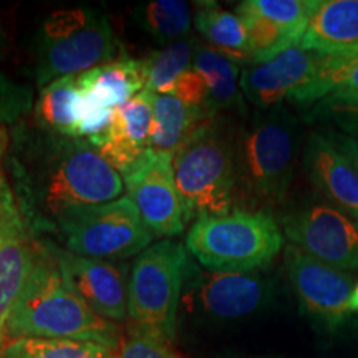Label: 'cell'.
<instances>
[{
	"mask_svg": "<svg viewBox=\"0 0 358 358\" xmlns=\"http://www.w3.org/2000/svg\"><path fill=\"white\" fill-rule=\"evenodd\" d=\"M66 252L96 261H122L150 248L153 236L128 198L71 209L53 226Z\"/></svg>",
	"mask_w": 358,
	"mask_h": 358,
	"instance_id": "obj_8",
	"label": "cell"
},
{
	"mask_svg": "<svg viewBox=\"0 0 358 358\" xmlns=\"http://www.w3.org/2000/svg\"><path fill=\"white\" fill-rule=\"evenodd\" d=\"M348 312L350 313H358V282L355 284V287L352 290L350 301H348Z\"/></svg>",
	"mask_w": 358,
	"mask_h": 358,
	"instance_id": "obj_33",
	"label": "cell"
},
{
	"mask_svg": "<svg viewBox=\"0 0 358 358\" xmlns=\"http://www.w3.org/2000/svg\"><path fill=\"white\" fill-rule=\"evenodd\" d=\"M115 358H179L168 342L133 334L120 345Z\"/></svg>",
	"mask_w": 358,
	"mask_h": 358,
	"instance_id": "obj_30",
	"label": "cell"
},
{
	"mask_svg": "<svg viewBox=\"0 0 358 358\" xmlns=\"http://www.w3.org/2000/svg\"><path fill=\"white\" fill-rule=\"evenodd\" d=\"M8 148V133L6 128H0V161H2L3 155H6Z\"/></svg>",
	"mask_w": 358,
	"mask_h": 358,
	"instance_id": "obj_34",
	"label": "cell"
},
{
	"mask_svg": "<svg viewBox=\"0 0 358 358\" xmlns=\"http://www.w3.org/2000/svg\"><path fill=\"white\" fill-rule=\"evenodd\" d=\"M319 0H245L236 8L249 34L252 64L299 45Z\"/></svg>",
	"mask_w": 358,
	"mask_h": 358,
	"instance_id": "obj_13",
	"label": "cell"
},
{
	"mask_svg": "<svg viewBox=\"0 0 358 358\" xmlns=\"http://www.w3.org/2000/svg\"><path fill=\"white\" fill-rule=\"evenodd\" d=\"M173 96L179 98L181 101L187 103L191 106H199V108H206V101H208V88H206L204 80L201 75L194 70V66L189 71H186L181 78L174 83ZM209 111V110H208Z\"/></svg>",
	"mask_w": 358,
	"mask_h": 358,
	"instance_id": "obj_31",
	"label": "cell"
},
{
	"mask_svg": "<svg viewBox=\"0 0 358 358\" xmlns=\"http://www.w3.org/2000/svg\"><path fill=\"white\" fill-rule=\"evenodd\" d=\"M122 50L108 17L101 10L75 7L53 12L37 37V87L118 60Z\"/></svg>",
	"mask_w": 358,
	"mask_h": 358,
	"instance_id": "obj_6",
	"label": "cell"
},
{
	"mask_svg": "<svg viewBox=\"0 0 358 358\" xmlns=\"http://www.w3.org/2000/svg\"><path fill=\"white\" fill-rule=\"evenodd\" d=\"M34 108V90L0 71V128L19 122Z\"/></svg>",
	"mask_w": 358,
	"mask_h": 358,
	"instance_id": "obj_29",
	"label": "cell"
},
{
	"mask_svg": "<svg viewBox=\"0 0 358 358\" xmlns=\"http://www.w3.org/2000/svg\"><path fill=\"white\" fill-rule=\"evenodd\" d=\"M198 40L191 35L143 58L146 87L155 95H171L174 83L192 69Z\"/></svg>",
	"mask_w": 358,
	"mask_h": 358,
	"instance_id": "obj_25",
	"label": "cell"
},
{
	"mask_svg": "<svg viewBox=\"0 0 358 358\" xmlns=\"http://www.w3.org/2000/svg\"><path fill=\"white\" fill-rule=\"evenodd\" d=\"M299 122L284 105L261 110L237 138V198L266 211L287 198L299 158Z\"/></svg>",
	"mask_w": 358,
	"mask_h": 358,
	"instance_id": "obj_3",
	"label": "cell"
},
{
	"mask_svg": "<svg viewBox=\"0 0 358 358\" xmlns=\"http://www.w3.org/2000/svg\"><path fill=\"white\" fill-rule=\"evenodd\" d=\"M284 245L279 222L267 211L234 209L196 219L186 249L211 272H252L274 262Z\"/></svg>",
	"mask_w": 358,
	"mask_h": 358,
	"instance_id": "obj_5",
	"label": "cell"
},
{
	"mask_svg": "<svg viewBox=\"0 0 358 358\" xmlns=\"http://www.w3.org/2000/svg\"><path fill=\"white\" fill-rule=\"evenodd\" d=\"M173 169L187 221L234 211L237 138L221 120L203 124L179 148Z\"/></svg>",
	"mask_w": 358,
	"mask_h": 358,
	"instance_id": "obj_4",
	"label": "cell"
},
{
	"mask_svg": "<svg viewBox=\"0 0 358 358\" xmlns=\"http://www.w3.org/2000/svg\"><path fill=\"white\" fill-rule=\"evenodd\" d=\"M78 108L80 87L77 75L64 77L40 88L35 101V118L40 128L47 129L48 133L77 138Z\"/></svg>",
	"mask_w": 358,
	"mask_h": 358,
	"instance_id": "obj_24",
	"label": "cell"
},
{
	"mask_svg": "<svg viewBox=\"0 0 358 358\" xmlns=\"http://www.w3.org/2000/svg\"><path fill=\"white\" fill-rule=\"evenodd\" d=\"M55 250L62 271L78 297L105 320H128L129 268L115 261H96Z\"/></svg>",
	"mask_w": 358,
	"mask_h": 358,
	"instance_id": "obj_15",
	"label": "cell"
},
{
	"mask_svg": "<svg viewBox=\"0 0 358 358\" xmlns=\"http://www.w3.org/2000/svg\"><path fill=\"white\" fill-rule=\"evenodd\" d=\"M194 13L196 30L214 50L229 58L236 65L252 64L249 34L236 12L224 10L216 3H198Z\"/></svg>",
	"mask_w": 358,
	"mask_h": 358,
	"instance_id": "obj_21",
	"label": "cell"
},
{
	"mask_svg": "<svg viewBox=\"0 0 358 358\" xmlns=\"http://www.w3.org/2000/svg\"><path fill=\"white\" fill-rule=\"evenodd\" d=\"M322 58V53L294 45L268 60L245 66L241 71V92L256 108H274L284 100H292L310 82Z\"/></svg>",
	"mask_w": 358,
	"mask_h": 358,
	"instance_id": "obj_14",
	"label": "cell"
},
{
	"mask_svg": "<svg viewBox=\"0 0 358 358\" xmlns=\"http://www.w3.org/2000/svg\"><path fill=\"white\" fill-rule=\"evenodd\" d=\"M337 95H358V50L324 55L310 82L290 103L312 108L324 98Z\"/></svg>",
	"mask_w": 358,
	"mask_h": 358,
	"instance_id": "obj_23",
	"label": "cell"
},
{
	"mask_svg": "<svg viewBox=\"0 0 358 358\" xmlns=\"http://www.w3.org/2000/svg\"><path fill=\"white\" fill-rule=\"evenodd\" d=\"M3 48H6V34H3L2 27H0V55H2Z\"/></svg>",
	"mask_w": 358,
	"mask_h": 358,
	"instance_id": "obj_35",
	"label": "cell"
},
{
	"mask_svg": "<svg viewBox=\"0 0 358 358\" xmlns=\"http://www.w3.org/2000/svg\"><path fill=\"white\" fill-rule=\"evenodd\" d=\"M303 171L322 199L358 221V169L325 134L307 136Z\"/></svg>",
	"mask_w": 358,
	"mask_h": 358,
	"instance_id": "obj_16",
	"label": "cell"
},
{
	"mask_svg": "<svg viewBox=\"0 0 358 358\" xmlns=\"http://www.w3.org/2000/svg\"><path fill=\"white\" fill-rule=\"evenodd\" d=\"M189 262L185 245L169 239L138 254L129 271L128 292L133 334L173 342Z\"/></svg>",
	"mask_w": 358,
	"mask_h": 358,
	"instance_id": "obj_7",
	"label": "cell"
},
{
	"mask_svg": "<svg viewBox=\"0 0 358 358\" xmlns=\"http://www.w3.org/2000/svg\"><path fill=\"white\" fill-rule=\"evenodd\" d=\"M116 350L93 342L52 338L10 340L0 358H115Z\"/></svg>",
	"mask_w": 358,
	"mask_h": 358,
	"instance_id": "obj_27",
	"label": "cell"
},
{
	"mask_svg": "<svg viewBox=\"0 0 358 358\" xmlns=\"http://www.w3.org/2000/svg\"><path fill=\"white\" fill-rule=\"evenodd\" d=\"M192 20V8L182 0H153L136 10L141 29L164 47L189 37Z\"/></svg>",
	"mask_w": 358,
	"mask_h": 358,
	"instance_id": "obj_26",
	"label": "cell"
},
{
	"mask_svg": "<svg viewBox=\"0 0 358 358\" xmlns=\"http://www.w3.org/2000/svg\"><path fill=\"white\" fill-rule=\"evenodd\" d=\"M192 66L204 80L208 88V101L206 106L216 115L221 110L243 108L241 100V69L239 65L232 64L229 58L209 47L208 43H196L194 60Z\"/></svg>",
	"mask_w": 358,
	"mask_h": 358,
	"instance_id": "obj_22",
	"label": "cell"
},
{
	"mask_svg": "<svg viewBox=\"0 0 358 358\" xmlns=\"http://www.w3.org/2000/svg\"><path fill=\"white\" fill-rule=\"evenodd\" d=\"M122 178L151 236L168 239L185 232L189 221L174 179L173 156L148 150Z\"/></svg>",
	"mask_w": 358,
	"mask_h": 358,
	"instance_id": "obj_12",
	"label": "cell"
},
{
	"mask_svg": "<svg viewBox=\"0 0 358 358\" xmlns=\"http://www.w3.org/2000/svg\"><path fill=\"white\" fill-rule=\"evenodd\" d=\"M272 282L261 271L211 272L189 262L182 297L192 310L214 320H239L271 302Z\"/></svg>",
	"mask_w": 358,
	"mask_h": 358,
	"instance_id": "obj_11",
	"label": "cell"
},
{
	"mask_svg": "<svg viewBox=\"0 0 358 358\" xmlns=\"http://www.w3.org/2000/svg\"><path fill=\"white\" fill-rule=\"evenodd\" d=\"M37 248L27 224L0 229V352L7 345V324L35 262Z\"/></svg>",
	"mask_w": 358,
	"mask_h": 358,
	"instance_id": "obj_18",
	"label": "cell"
},
{
	"mask_svg": "<svg viewBox=\"0 0 358 358\" xmlns=\"http://www.w3.org/2000/svg\"><path fill=\"white\" fill-rule=\"evenodd\" d=\"M330 120L342 134L358 140V95H337L320 100L308 111V120Z\"/></svg>",
	"mask_w": 358,
	"mask_h": 358,
	"instance_id": "obj_28",
	"label": "cell"
},
{
	"mask_svg": "<svg viewBox=\"0 0 358 358\" xmlns=\"http://www.w3.org/2000/svg\"><path fill=\"white\" fill-rule=\"evenodd\" d=\"M282 232L307 256L343 272L358 271V221L320 196L284 214Z\"/></svg>",
	"mask_w": 358,
	"mask_h": 358,
	"instance_id": "obj_9",
	"label": "cell"
},
{
	"mask_svg": "<svg viewBox=\"0 0 358 358\" xmlns=\"http://www.w3.org/2000/svg\"><path fill=\"white\" fill-rule=\"evenodd\" d=\"M19 338L78 340L120 348V330L85 303L70 285L55 250L37 248L35 262L7 324V342Z\"/></svg>",
	"mask_w": 358,
	"mask_h": 358,
	"instance_id": "obj_2",
	"label": "cell"
},
{
	"mask_svg": "<svg viewBox=\"0 0 358 358\" xmlns=\"http://www.w3.org/2000/svg\"><path fill=\"white\" fill-rule=\"evenodd\" d=\"M22 192L17 199L29 227L55 226L71 209L120 199L123 178L95 146L77 138L48 133L40 138L35 159L19 168Z\"/></svg>",
	"mask_w": 358,
	"mask_h": 358,
	"instance_id": "obj_1",
	"label": "cell"
},
{
	"mask_svg": "<svg viewBox=\"0 0 358 358\" xmlns=\"http://www.w3.org/2000/svg\"><path fill=\"white\" fill-rule=\"evenodd\" d=\"M216 118L211 111L191 106L173 95H155L150 150L174 156L198 129Z\"/></svg>",
	"mask_w": 358,
	"mask_h": 358,
	"instance_id": "obj_20",
	"label": "cell"
},
{
	"mask_svg": "<svg viewBox=\"0 0 358 358\" xmlns=\"http://www.w3.org/2000/svg\"><path fill=\"white\" fill-rule=\"evenodd\" d=\"M299 45L322 55L358 50V0H319Z\"/></svg>",
	"mask_w": 358,
	"mask_h": 358,
	"instance_id": "obj_19",
	"label": "cell"
},
{
	"mask_svg": "<svg viewBox=\"0 0 358 358\" xmlns=\"http://www.w3.org/2000/svg\"><path fill=\"white\" fill-rule=\"evenodd\" d=\"M284 264L303 315L325 334L340 330L350 315L348 301L357 284L350 272L327 266L292 244L284 250Z\"/></svg>",
	"mask_w": 358,
	"mask_h": 358,
	"instance_id": "obj_10",
	"label": "cell"
},
{
	"mask_svg": "<svg viewBox=\"0 0 358 358\" xmlns=\"http://www.w3.org/2000/svg\"><path fill=\"white\" fill-rule=\"evenodd\" d=\"M155 93L143 90L115 110L108 133L96 150L120 174L129 171L150 150Z\"/></svg>",
	"mask_w": 358,
	"mask_h": 358,
	"instance_id": "obj_17",
	"label": "cell"
},
{
	"mask_svg": "<svg viewBox=\"0 0 358 358\" xmlns=\"http://www.w3.org/2000/svg\"><path fill=\"white\" fill-rule=\"evenodd\" d=\"M325 136L329 138V140L334 143V146L337 148V150L342 151V153L352 161L353 166L358 169V140L357 138L345 136V134L335 133V131H329Z\"/></svg>",
	"mask_w": 358,
	"mask_h": 358,
	"instance_id": "obj_32",
	"label": "cell"
}]
</instances>
